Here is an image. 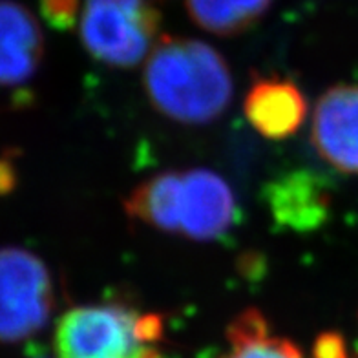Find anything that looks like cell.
Here are the masks:
<instances>
[{
  "instance_id": "1",
  "label": "cell",
  "mask_w": 358,
  "mask_h": 358,
  "mask_svg": "<svg viewBox=\"0 0 358 358\" xmlns=\"http://www.w3.org/2000/svg\"><path fill=\"white\" fill-rule=\"evenodd\" d=\"M145 92L165 117L183 124L213 123L232 99V76L210 44L161 37L146 57Z\"/></svg>"
},
{
  "instance_id": "2",
  "label": "cell",
  "mask_w": 358,
  "mask_h": 358,
  "mask_svg": "<svg viewBox=\"0 0 358 358\" xmlns=\"http://www.w3.org/2000/svg\"><path fill=\"white\" fill-rule=\"evenodd\" d=\"M124 210L134 222L157 231L208 241L231 231L238 203L213 170H165L137 185L124 199Z\"/></svg>"
},
{
  "instance_id": "3",
  "label": "cell",
  "mask_w": 358,
  "mask_h": 358,
  "mask_svg": "<svg viewBox=\"0 0 358 358\" xmlns=\"http://www.w3.org/2000/svg\"><path fill=\"white\" fill-rule=\"evenodd\" d=\"M163 320L123 303L71 307L55 329L57 358H161Z\"/></svg>"
},
{
  "instance_id": "4",
  "label": "cell",
  "mask_w": 358,
  "mask_h": 358,
  "mask_svg": "<svg viewBox=\"0 0 358 358\" xmlns=\"http://www.w3.org/2000/svg\"><path fill=\"white\" fill-rule=\"evenodd\" d=\"M161 17L148 0H86L80 38L97 61L136 66L159 41Z\"/></svg>"
},
{
  "instance_id": "5",
  "label": "cell",
  "mask_w": 358,
  "mask_h": 358,
  "mask_svg": "<svg viewBox=\"0 0 358 358\" xmlns=\"http://www.w3.org/2000/svg\"><path fill=\"white\" fill-rule=\"evenodd\" d=\"M55 306L43 259L19 247L0 249V344H19L44 329Z\"/></svg>"
},
{
  "instance_id": "6",
  "label": "cell",
  "mask_w": 358,
  "mask_h": 358,
  "mask_svg": "<svg viewBox=\"0 0 358 358\" xmlns=\"http://www.w3.org/2000/svg\"><path fill=\"white\" fill-rule=\"evenodd\" d=\"M311 139L325 163L358 176V85H336L322 95L313 112Z\"/></svg>"
},
{
  "instance_id": "7",
  "label": "cell",
  "mask_w": 358,
  "mask_h": 358,
  "mask_svg": "<svg viewBox=\"0 0 358 358\" xmlns=\"http://www.w3.org/2000/svg\"><path fill=\"white\" fill-rule=\"evenodd\" d=\"M43 55V29L34 13L15 0H0V86L28 83Z\"/></svg>"
},
{
  "instance_id": "8",
  "label": "cell",
  "mask_w": 358,
  "mask_h": 358,
  "mask_svg": "<svg viewBox=\"0 0 358 358\" xmlns=\"http://www.w3.org/2000/svg\"><path fill=\"white\" fill-rule=\"evenodd\" d=\"M245 117L267 139H285L302 127L307 101L292 80L262 77L245 97Z\"/></svg>"
},
{
  "instance_id": "9",
  "label": "cell",
  "mask_w": 358,
  "mask_h": 358,
  "mask_svg": "<svg viewBox=\"0 0 358 358\" xmlns=\"http://www.w3.org/2000/svg\"><path fill=\"white\" fill-rule=\"evenodd\" d=\"M268 201L276 222L294 229L318 225L327 208L320 183L307 174H292L280 179L271 189Z\"/></svg>"
},
{
  "instance_id": "10",
  "label": "cell",
  "mask_w": 358,
  "mask_h": 358,
  "mask_svg": "<svg viewBox=\"0 0 358 358\" xmlns=\"http://www.w3.org/2000/svg\"><path fill=\"white\" fill-rule=\"evenodd\" d=\"M227 344L222 358H302L294 342L271 333L265 316L256 309L236 316L227 331Z\"/></svg>"
},
{
  "instance_id": "11",
  "label": "cell",
  "mask_w": 358,
  "mask_h": 358,
  "mask_svg": "<svg viewBox=\"0 0 358 358\" xmlns=\"http://www.w3.org/2000/svg\"><path fill=\"white\" fill-rule=\"evenodd\" d=\"M273 0H187V11L199 28L220 37H232L252 28Z\"/></svg>"
},
{
  "instance_id": "12",
  "label": "cell",
  "mask_w": 358,
  "mask_h": 358,
  "mask_svg": "<svg viewBox=\"0 0 358 358\" xmlns=\"http://www.w3.org/2000/svg\"><path fill=\"white\" fill-rule=\"evenodd\" d=\"M43 15L55 28H70L77 17V0H41Z\"/></svg>"
},
{
  "instance_id": "13",
  "label": "cell",
  "mask_w": 358,
  "mask_h": 358,
  "mask_svg": "<svg viewBox=\"0 0 358 358\" xmlns=\"http://www.w3.org/2000/svg\"><path fill=\"white\" fill-rule=\"evenodd\" d=\"M316 358H348L344 338L338 333H324L315 345Z\"/></svg>"
},
{
  "instance_id": "14",
  "label": "cell",
  "mask_w": 358,
  "mask_h": 358,
  "mask_svg": "<svg viewBox=\"0 0 358 358\" xmlns=\"http://www.w3.org/2000/svg\"><path fill=\"white\" fill-rule=\"evenodd\" d=\"M13 187V169L8 161H0V194Z\"/></svg>"
},
{
  "instance_id": "15",
  "label": "cell",
  "mask_w": 358,
  "mask_h": 358,
  "mask_svg": "<svg viewBox=\"0 0 358 358\" xmlns=\"http://www.w3.org/2000/svg\"><path fill=\"white\" fill-rule=\"evenodd\" d=\"M355 358H358V342H357V348H355Z\"/></svg>"
}]
</instances>
